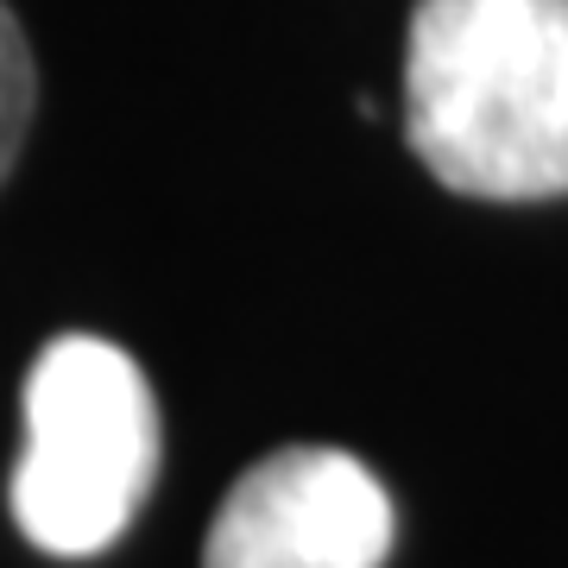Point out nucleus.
<instances>
[{"label": "nucleus", "instance_id": "obj_1", "mask_svg": "<svg viewBox=\"0 0 568 568\" xmlns=\"http://www.w3.org/2000/svg\"><path fill=\"white\" fill-rule=\"evenodd\" d=\"M405 140L455 196H568V0H417Z\"/></svg>", "mask_w": 568, "mask_h": 568}, {"label": "nucleus", "instance_id": "obj_2", "mask_svg": "<svg viewBox=\"0 0 568 568\" xmlns=\"http://www.w3.org/2000/svg\"><path fill=\"white\" fill-rule=\"evenodd\" d=\"M159 474V398L102 335H58L26 373L13 518L44 556H102L140 518Z\"/></svg>", "mask_w": 568, "mask_h": 568}, {"label": "nucleus", "instance_id": "obj_3", "mask_svg": "<svg viewBox=\"0 0 568 568\" xmlns=\"http://www.w3.org/2000/svg\"><path fill=\"white\" fill-rule=\"evenodd\" d=\"M398 518L386 487L342 448H278L222 499L203 568H386Z\"/></svg>", "mask_w": 568, "mask_h": 568}, {"label": "nucleus", "instance_id": "obj_4", "mask_svg": "<svg viewBox=\"0 0 568 568\" xmlns=\"http://www.w3.org/2000/svg\"><path fill=\"white\" fill-rule=\"evenodd\" d=\"M32 95H39L32 51H26V32L13 20V7L0 0V183H7V171H13V159H20V145H26Z\"/></svg>", "mask_w": 568, "mask_h": 568}]
</instances>
